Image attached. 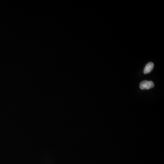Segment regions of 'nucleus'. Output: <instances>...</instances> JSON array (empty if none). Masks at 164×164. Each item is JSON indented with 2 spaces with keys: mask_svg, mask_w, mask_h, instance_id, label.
<instances>
[{
  "mask_svg": "<svg viewBox=\"0 0 164 164\" xmlns=\"http://www.w3.org/2000/svg\"><path fill=\"white\" fill-rule=\"evenodd\" d=\"M154 66V64L153 63H152V62L148 63L146 64V66L144 68V74L150 73L152 70Z\"/></svg>",
  "mask_w": 164,
  "mask_h": 164,
  "instance_id": "2",
  "label": "nucleus"
},
{
  "mask_svg": "<svg viewBox=\"0 0 164 164\" xmlns=\"http://www.w3.org/2000/svg\"><path fill=\"white\" fill-rule=\"evenodd\" d=\"M154 87V83L152 81H148L147 80L142 81L140 84V87L142 90L149 89Z\"/></svg>",
  "mask_w": 164,
  "mask_h": 164,
  "instance_id": "1",
  "label": "nucleus"
}]
</instances>
